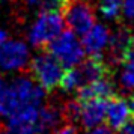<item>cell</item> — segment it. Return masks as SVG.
Segmentation results:
<instances>
[{
  "instance_id": "obj_11",
  "label": "cell",
  "mask_w": 134,
  "mask_h": 134,
  "mask_svg": "<svg viewBox=\"0 0 134 134\" xmlns=\"http://www.w3.org/2000/svg\"><path fill=\"white\" fill-rule=\"evenodd\" d=\"M133 110L130 107V103L124 98H109L107 107H105V122L111 130L119 131L122 127H125L130 119L133 118Z\"/></svg>"
},
{
  "instance_id": "obj_14",
  "label": "cell",
  "mask_w": 134,
  "mask_h": 134,
  "mask_svg": "<svg viewBox=\"0 0 134 134\" xmlns=\"http://www.w3.org/2000/svg\"><path fill=\"white\" fill-rule=\"evenodd\" d=\"M124 0H99V11L104 18L116 20L122 12Z\"/></svg>"
},
{
  "instance_id": "obj_1",
  "label": "cell",
  "mask_w": 134,
  "mask_h": 134,
  "mask_svg": "<svg viewBox=\"0 0 134 134\" xmlns=\"http://www.w3.org/2000/svg\"><path fill=\"white\" fill-rule=\"evenodd\" d=\"M45 101V91L27 75H18L8 81V87L0 99V118L8 119L20 111L41 107Z\"/></svg>"
},
{
  "instance_id": "obj_16",
  "label": "cell",
  "mask_w": 134,
  "mask_h": 134,
  "mask_svg": "<svg viewBox=\"0 0 134 134\" xmlns=\"http://www.w3.org/2000/svg\"><path fill=\"white\" fill-rule=\"evenodd\" d=\"M83 134H115V130H111L109 125H97L92 128H86Z\"/></svg>"
},
{
  "instance_id": "obj_10",
  "label": "cell",
  "mask_w": 134,
  "mask_h": 134,
  "mask_svg": "<svg viewBox=\"0 0 134 134\" xmlns=\"http://www.w3.org/2000/svg\"><path fill=\"white\" fill-rule=\"evenodd\" d=\"M110 41V32L109 29L103 24H95L92 26L89 30L81 36V44L85 48L86 54L91 57H103L104 51L109 47Z\"/></svg>"
},
{
  "instance_id": "obj_12",
  "label": "cell",
  "mask_w": 134,
  "mask_h": 134,
  "mask_svg": "<svg viewBox=\"0 0 134 134\" xmlns=\"http://www.w3.org/2000/svg\"><path fill=\"white\" fill-rule=\"evenodd\" d=\"M113 95H115V86L105 77H101V79L87 83L77 92V98L79 99H93V98L109 99Z\"/></svg>"
},
{
  "instance_id": "obj_2",
  "label": "cell",
  "mask_w": 134,
  "mask_h": 134,
  "mask_svg": "<svg viewBox=\"0 0 134 134\" xmlns=\"http://www.w3.org/2000/svg\"><path fill=\"white\" fill-rule=\"evenodd\" d=\"M60 111L50 105H41L20 111L5 119L11 134H44L60 124Z\"/></svg>"
},
{
  "instance_id": "obj_6",
  "label": "cell",
  "mask_w": 134,
  "mask_h": 134,
  "mask_svg": "<svg viewBox=\"0 0 134 134\" xmlns=\"http://www.w3.org/2000/svg\"><path fill=\"white\" fill-rule=\"evenodd\" d=\"M65 27V20L60 11H41L29 30V41L33 47H48V44Z\"/></svg>"
},
{
  "instance_id": "obj_8",
  "label": "cell",
  "mask_w": 134,
  "mask_h": 134,
  "mask_svg": "<svg viewBox=\"0 0 134 134\" xmlns=\"http://www.w3.org/2000/svg\"><path fill=\"white\" fill-rule=\"evenodd\" d=\"M29 45L18 39H8L0 48V71L20 72L30 65Z\"/></svg>"
},
{
  "instance_id": "obj_3",
  "label": "cell",
  "mask_w": 134,
  "mask_h": 134,
  "mask_svg": "<svg viewBox=\"0 0 134 134\" xmlns=\"http://www.w3.org/2000/svg\"><path fill=\"white\" fill-rule=\"evenodd\" d=\"M101 77H105V66L103 60L99 57H91L87 60H81L75 66L65 69L60 87L65 92H79L83 86Z\"/></svg>"
},
{
  "instance_id": "obj_23",
  "label": "cell",
  "mask_w": 134,
  "mask_h": 134,
  "mask_svg": "<svg viewBox=\"0 0 134 134\" xmlns=\"http://www.w3.org/2000/svg\"><path fill=\"white\" fill-rule=\"evenodd\" d=\"M0 134H11V133H9V131L6 130V131H0Z\"/></svg>"
},
{
  "instance_id": "obj_19",
  "label": "cell",
  "mask_w": 134,
  "mask_h": 134,
  "mask_svg": "<svg viewBox=\"0 0 134 134\" xmlns=\"http://www.w3.org/2000/svg\"><path fill=\"white\" fill-rule=\"evenodd\" d=\"M124 62H134V36H133V39H131L130 47H128V51H127V54H125Z\"/></svg>"
},
{
  "instance_id": "obj_9",
  "label": "cell",
  "mask_w": 134,
  "mask_h": 134,
  "mask_svg": "<svg viewBox=\"0 0 134 134\" xmlns=\"http://www.w3.org/2000/svg\"><path fill=\"white\" fill-rule=\"evenodd\" d=\"M63 20L69 30L83 36L95 24V12L93 8L85 0H71L63 8Z\"/></svg>"
},
{
  "instance_id": "obj_15",
  "label": "cell",
  "mask_w": 134,
  "mask_h": 134,
  "mask_svg": "<svg viewBox=\"0 0 134 134\" xmlns=\"http://www.w3.org/2000/svg\"><path fill=\"white\" fill-rule=\"evenodd\" d=\"M119 83L125 91H134V62H124L119 72Z\"/></svg>"
},
{
  "instance_id": "obj_5",
  "label": "cell",
  "mask_w": 134,
  "mask_h": 134,
  "mask_svg": "<svg viewBox=\"0 0 134 134\" xmlns=\"http://www.w3.org/2000/svg\"><path fill=\"white\" fill-rule=\"evenodd\" d=\"M29 66H30L32 79L44 91H53L57 86H60L62 77L65 74V68L48 51L36 54L30 60Z\"/></svg>"
},
{
  "instance_id": "obj_13",
  "label": "cell",
  "mask_w": 134,
  "mask_h": 134,
  "mask_svg": "<svg viewBox=\"0 0 134 134\" xmlns=\"http://www.w3.org/2000/svg\"><path fill=\"white\" fill-rule=\"evenodd\" d=\"M133 35L130 33V30L127 29H119L115 33H110V41H109V50L111 60L115 62H124L125 54L128 51V47L131 44Z\"/></svg>"
},
{
  "instance_id": "obj_17",
  "label": "cell",
  "mask_w": 134,
  "mask_h": 134,
  "mask_svg": "<svg viewBox=\"0 0 134 134\" xmlns=\"http://www.w3.org/2000/svg\"><path fill=\"white\" fill-rule=\"evenodd\" d=\"M54 134H77V128L74 127L72 124L65 122V124H59L54 128Z\"/></svg>"
},
{
  "instance_id": "obj_18",
  "label": "cell",
  "mask_w": 134,
  "mask_h": 134,
  "mask_svg": "<svg viewBox=\"0 0 134 134\" xmlns=\"http://www.w3.org/2000/svg\"><path fill=\"white\" fill-rule=\"evenodd\" d=\"M119 131H121V134H134V118H131L130 122L125 127H122Z\"/></svg>"
},
{
  "instance_id": "obj_7",
  "label": "cell",
  "mask_w": 134,
  "mask_h": 134,
  "mask_svg": "<svg viewBox=\"0 0 134 134\" xmlns=\"http://www.w3.org/2000/svg\"><path fill=\"white\" fill-rule=\"evenodd\" d=\"M105 107L107 99H77L68 107V111L86 130L105 122Z\"/></svg>"
},
{
  "instance_id": "obj_20",
  "label": "cell",
  "mask_w": 134,
  "mask_h": 134,
  "mask_svg": "<svg viewBox=\"0 0 134 134\" xmlns=\"http://www.w3.org/2000/svg\"><path fill=\"white\" fill-rule=\"evenodd\" d=\"M6 87H8V81L5 80V77H3V75H0V99L3 98V95H5Z\"/></svg>"
},
{
  "instance_id": "obj_4",
  "label": "cell",
  "mask_w": 134,
  "mask_h": 134,
  "mask_svg": "<svg viewBox=\"0 0 134 134\" xmlns=\"http://www.w3.org/2000/svg\"><path fill=\"white\" fill-rule=\"evenodd\" d=\"M48 53L54 56L65 69L79 65L81 60H85L86 56L79 35H75L69 29L63 30L48 44Z\"/></svg>"
},
{
  "instance_id": "obj_22",
  "label": "cell",
  "mask_w": 134,
  "mask_h": 134,
  "mask_svg": "<svg viewBox=\"0 0 134 134\" xmlns=\"http://www.w3.org/2000/svg\"><path fill=\"white\" fill-rule=\"evenodd\" d=\"M130 107H131V110H133V113H134V91H133L131 98H130Z\"/></svg>"
},
{
  "instance_id": "obj_21",
  "label": "cell",
  "mask_w": 134,
  "mask_h": 134,
  "mask_svg": "<svg viewBox=\"0 0 134 134\" xmlns=\"http://www.w3.org/2000/svg\"><path fill=\"white\" fill-rule=\"evenodd\" d=\"M8 41V35H6V32L3 30V29H0V48H2V45Z\"/></svg>"
}]
</instances>
